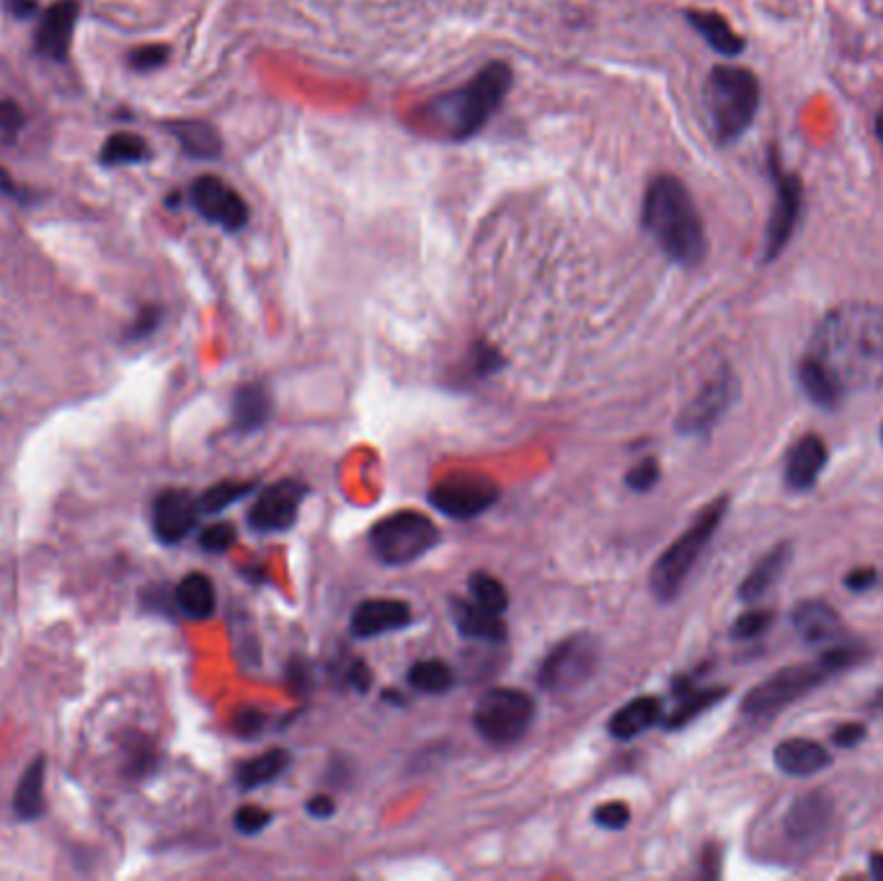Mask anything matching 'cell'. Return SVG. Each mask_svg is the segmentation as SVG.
Wrapping results in <instances>:
<instances>
[{
  "mask_svg": "<svg viewBox=\"0 0 883 881\" xmlns=\"http://www.w3.org/2000/svg\"><path fill=\"white\" fill-rule=\"evenodd\" d=\"M535 719V703L515 688H494L475 705V732L491 745H511L524 737Z\"/></svg>",
  "mask_w": 883,
  "mask_h": 881,
  "instance_id": "52a82bcc",
  "label": "cell"
},
{
  "mask_svg": "<svg viewBox=\"0 0 883 881\" xmlns=\"http://www.w3.org/2000/svg\"><path fill=\"white\" fill-rule=\"evenodd\" d=\"M78 13H81L78 0H55V3L41 13L37 32H34V50H37V55L52 62L65 60L70 52V41H73Z\"/></svg>",
  "mask_w": 883,
  "mask_h": 881,
  "instance_id": "5bb4252c",
  "label": "cell"
},
{
  "mask_svg": "<svg viewBox=\"0 0 883 881\" xmlns=\"http://www.w3.org/2000/svg\"><path fill=\"white\" fill-rule=\"evenodd\" d=\"M452 618L462 636H473V639L488 641V644H499L507 639V626H504L501 615L475 605L473 600H452Z\"/></svg>",
  "mask_w": 883,
  "mask_h": 881,
  "instance_id": "603a6c76",
  "label": "cell"
},
{
  "mask_svg": "<svg viewBox=\"0 0 883 881\" xmlns=\"http://www.w3.org/2000/svg\"><path fill=\"white\" fill-rule=\"evenodd\" d=\"M809 357L845 394L883 386V307L843 303L819 321Z\"/></svg>",
  "mask_w": 883,
  "mask_h": 881,
  "instance_id": "6da1fadb",
  "label": "cell"
},
{
  "mask_svg": "<svg viewBox=\"0 0 883 881\" xmlns=\"http://www.w3.org/2000/svg\"><path fill=\"white\" fill-rule=\"evenodd\" d=\"M0 194H5V197H11L16 202H29L32 200L29 194H26V189H21L16 181H13L11 173L3 169V166H0Z\"/></svg>",
  "mask_w": 883,
  "mask_h": 881,
  "instance_id": "681fc988",
  "label": "cell"
},
{
  "mask_svg": "<svg viewBox=\"0 0 883 881\" xmlns=\"http://www.w3.org/2000/svg\"><path fill=\"white\" fill-rule=\"evenodd\" d=\"M233 822L238 832H243V835H256V832H262L271 822V814L266 809L256 807V804H245V807L235 812Z\"/></svg>",
  "mask_w": 883,
  "mask_h": 881,
  "instance_id": "ab89813d",
  "label": "cell"
},
{
  "mask_svg": "<svg viewBox=\"0 0 883 881\" xmlns=\"http://www.w3.org/2000/svg\"><path fill=\"white\" fill-rule=\"evenodd\" d=\"M168 58H171V50L166 45H145L132 50L128 62L135 73H153V70L164 68Z\"/></svg>",
  "mask_w": 883,
  "mask_h": 881,
  "instance_id": "8d00e7d4",
  "label": "cell"
},
{
  "mask_svg": "<svg viewBox=\"0 0 883 881\" xmlns=\"http://www.w3.org/2000/svg\"><path fill=\"white\" fill-rule=\"evenodd\" d=\"M432 505L452 520H471L499 499V486L486 475L455 473L442 479L430 494Z\"/></svg>",
  "mask_w": 883,
  "mask_h": 881,
  "instance_id": "30bf717a",
  "label": "cell"
},
{
  "mask_svg": "<svg viewBox=\"0 0 883 881\" xmlns=\"http://www.w3.org/2000/svg\"><path fill=\"white\" fill-rule=\"evenodd\" d=\"M798 377H801V388L806 390V396L814 403H819V407L832 409L837 407L839 398H843V390L837 388V383H834L809 354H806L801 365H798Z\"/></svg>",
  "mask_w": 883,
  "mask_h": 881,
  "instance_id": "4dcf8cb0",
  "label": "cell"
},
{
  "mask_svg": "<svg viewBox=\"0 0 883 881\" xmlns=\"http://www.w3.org/2000/svg\"><path fill=\"white\" fill-rule=\"evenodd\" d=\"M409 683L411 688L422 690V693H447L455 685V673L450 664L439 660H424L409 669Z\"/></svg>",
  "mask_w": 883,
  "mask_h": 881,
  "instance_id": "836d02e7",
  "label": "cell"
},
{
  "mask_svg": "<svg viewBox=\"0 0 883 881\" xmlns=\"http://www.w3.org/2000/svg\"><path fill=\"white\" fill-rule=\"evenodd\" d=\"M658 475V460L656 458H643L636 468H630V473L626 475V484L633 488V492H649V488L656 486Z\"/></svg>",
  "mask_w": 883,
  "mask_h": 881,
  "instance_id": "60d3db41",
  "label": "cell"
},
{
  "mask_svg": "<svg viewBox=\"0 0 883 881\" xmlns=\"http://www.w3.org/2000/svg\"><path fill=\"white\" fill-rule=\"evenodd\" d=\"M9 9L13 11V16L32 19L39 13V3L37 0H9Z\"/></svg>",
  "mask_w": 883,
  "mask_h": 881,
  "instance_id": "816d5d0a",
  "label": "cell"
},
{
  "mask_svg": "<svg viewBox=\"0 0 883 881\" xmlns=\"http://www.w3.org/2000/svg\"><path fill=\"white\" fill-rule=\"evenodd\" d=\"M881 437H883V432H881Z\"/></svg>",
  "mask_w": 883,
  "mask_h": 881,
  "instance_id": "11a10c76",
  "label": "cell"
},
{
  "mask_svg": "<svg viewBox=\"0 0 883 881\" xmlns=\"http://www.w3.org/2000/svg\"><path fill=\"white\" fill-rule=\"evenodd\" d=\"M189 200H192L194 209L202 218L228 230V233H238L251 220L245 200L220 177L194 179L192 186H189Z\"/></svg>",
  "mask_w": 883,
  "mask_h": 881,
  "instance_id": "8fae6325",
  "label": "cell"
},
{
  "mask_svg": "<svg viewBox=\"0 0 883 881\" xmlns=\"http://www.w3.org/2000/svg\"><path fill=\"white\" fill-rule=\"evenodd\" d=\"M101 164L104 166H132L143 164L150 158V148L135 132H114L101 148Z\"/></svg>",
  "mask_w": 883,
  "mask_h": 881,
  "instance_id": "1f68e13d",
  "label": "cell"
},
{
  "mask_svg": "<svg viewBox=\"0 0 883 881\" xmlns=\"http://www.w3.org/2000/svg\"><path fill=\"white\" fill-rule=\"evenodd\" d=\"M24 128V111L16 101H0V143H11Z\"/></svg>",
  "mask_w": 883,
  "mask_h": 881,
  "instance_id": "7bdbcfd3",
  "label": "cell"
},
{
  "mask_svg": "<svg viewBox=\"0 0 883 881\" xmlns=\"http://www.w3.org/2000/svg\"><path fill=\"white\" fill-rule=\"evenodd\" d=\"M875 577L879 575H875V569H871V566H868V569H852L850 575L845 577V587L852 592H866L875 584Z\"/></svg>",
  "mask_w": 883,
  "mask_h": 881,
  "instance_id": "7dc6e473",
  "label": "cell"
},
{
  "mask_svg": "<svg viewBox=\"0 0 883 881\" xmlns=\"http://www.w3.org/2000/svg\"><path fill=\"white\" fill-rule=\"evenodd\" d=\"M347 680H349V685H352L354 690H360V693H364V690L370 688V683H373V675H370L367 664H364V662H354L352 667H349Z\"/></svg>",
  "mask_w": 883,
  "mask_h": 881,
  "instance_id": "c3c4849f",
  "label": "cell"
},
{
  "mask_svg": "<svg viewBox=\"0 0 883 881\" xmlns=\"http://www.w3.org/2000/svg\"><path fill=\"white\" fill-rule=\"evenodd\" d=\"M290 765V752L287 750H269L258 758L249 760V763H241L235 771V781L243 792H254V788H262L266 783L277 781L279 775L287 771Z\"/></svg>",
  "mask_w": 883,
  "mask_h": 881,
  "instance_id": "f1b7e54d",
  "label": "cell"
},
{
  "mask_svg": "<svg viewBox=\"0 0 883 881\" xmlns=\"http://www.w3.org/2000/svg\"><path fill=\"white\" fill-rule=\"evenodd\" d=\"M794 628L809 644H824V641L837 639L839 631H843V620H839V615L832 605L809 600V603L796 605Z\"/></svg>",
  "mask_w": 883,
  "mask_h": 881,
  "instance_id": "44dd1931",
  "label": "cell"
},
{
  "mask_svg": "<svg viewBox=\"0 0 883 881\" xmlns=\"http://www.w3.org/2000/svg\"><path fill=\"white\" fill-rule=\"evenodd\" d=\"M45 775H47V760L34 758L32 765L21 775L16 794H13V812L19 820L32 822L45 814Z\"/></svg>",
  "mask_w": 883,
  "mask_h": 881,
  "instance_id": "484cf974",
  "label": "cell"
},
{
  "mask_svg": "<svg viewBox=\"0 0 883 881\" xmlns=\"http://www.w3.org/2000/svg\"><path fill=\"white\" fill-rule=\"evenodd\" d=\"M251 488H254V484H249V481H222V484H215L199 496V509L209 515L222 512V509L233 505V502L243 499Z\"/></svg>",
  "mask_w": 883,
  "mask_h": 881,
  "instance_id": "d590c367",
  "label": "cell"
},
{
  "mask_svg": "<svg viewBox=\"0 0 883 881\" xmlns=\"http://www.w3.org/2000/svg\"><path fill=\"white\" fill-rule=\"evenodd\" d=\"M168 132L179 140L181 150L189 158L196 160H215L222 153V137L209 122H199V119H179V122H168Z\"/></svg>",
  "mask_w": 883,
  "mask_h": 881,
  "instance_id": "7402d4cb",
  "label": "cell"
},
{
  "mask_svg": "<svg viewBox=\"0 0 883 881\" xmlns=\"http://www.w3.org/2000/svg\"><path fill=\"white\" fill-rule=\"evenodd\" d=\"M773 177H775V205L773 215H770L767 222V233H765V258L773 262L775 256L783 254V249L788 246L790 236L798 226V218H801V205H803V189L801 181H798L794 173H785L781 166L773 164Z\"/></svg>",
  "mask_w": 883,
  "mask_h": 881,
  "instance_id": "7c38bea8",
  "label": "cell"
},
{
  "mask_svg": "<svg viewBox=\"0 0 883 881\" xmlns=\"http://www.w3.org/2000/svg\"><path fill=\"white\" fill-rule=\"evenodd\" d=\"M832 673L834 669L824 660L785 667L770 680L749 690V696L745 698V713H749V716H770V713L785 709V705L798 701L809 690H814Z\"/></svg>",
  "mask_w": 883,
  "mask_h": 881,
  "instance_id": "ba28073f",
  "label": "cell"
},
{
  "mask_svg": "<svg viewBox=\"0 0 883 881\" xmlns=\"http://www.w3.org/2000/svg\"><path fill=\"white\" fill-rule=\"evenodd\" d=\"M511 79L515 75H511L507 62H488L465 86L426 104V114H432L434 122L455 143L471 140L481 130H486V124L501 109L511 88Z\"/></svg>",
  "mask_w": 883,
  "mask_h": 881,
  "instance_id": "3957f363",
  "label": "cell"
},
{
  "mask_svg": "<svg viewBox=\"0 0 883 881\" xmlns=\"http://www.w3.org/2000/svg\"><path fill=\"white\" fill-rule=\"evenodd\" d=\"M875 132H879V137L883 143V114H879V119H875Z\"/></svg>",
  "mask_w": 883,
  "mask_h": 881,
  "instance_id": "db71d44e",
  "label": "cell"
},
{
  "mask_svg": "<svg viewBox=\"0 0 883 881\" xmlns=\"http://www.w3.org/2000/svg\"><path fill=\"white\" fill-rule=\"evenodd\" d=\"M726 505H728L726 499L711 502V505L692 520V526L687 528L654 564V571H651V590H654L658 600L667 603V600H675L677 592L682 590L692 566L698 564L705 545L711 543L713 535H716L721 520H724L726 515Z\"/></svg>",
  "mask_w": 883,
  "mask_h": 881,
  "instance_id": "5b68a950",
  "label": "cell"
},
{
  "mask_svg": "<svg viewBox=\"0 0 883 881\" xmlns=\"http://www.w3.org/2000/svg\"><path fill=\"white\" fill-rule=\"evenodd\" d=\"M468 587H471V598L475 605L486 607V611L496 613V615H501L504 611H507V605H509L507 587H504L496 577L486 575V571H475V575L471 577V582H468Z\"/></svg>",
  "mask_w": 883,
  "mask_h": 881,
  "instance_id": "e575fe53",
  "label": "cell"
},
{
  "mask_svg": "<svg viewBox=\"0 0 883 881\" xmlns=\"http://www.w3.org/2000/svg\"><path fill=\"white\" fill-rule=\"evenodd\" d=\"M832 804L824 794H806L785 814V832L794 841H817L830 828Z\"/></svg>",
  "mask_w": 883,
  "mask_h": 881,
  "instance_id": "d6986e66",
  "label": "cell"
},
{
  "mask_svg": "<svg viewBox=\"0 0 883 881\" xmlns=\"http://www.w3.org/2000/svg\"><path fill=\"white\" fill-rule=\"evenodd\" d=\"M770 624H773V613H770V611L745 613L731 626V636H734V639H754V636L765 633L770 628Z\"/></svg>",
  "mask_w": 883,
  "mask_h": 881,
  "instance_id": "f35d334b",
  "label": "cell"
},
{
  "mask_svg": "<svg viewBox=\"0 0 883 881\" xmlns=\"http://www.w3.org/2000/svg\"><path fill=\"white\" fill-rule=\"evenodd\" d=\"M834 745L839 747H855L858 743H863L866 739V726L863 724H845L839 726L837 732H834Z\"/></svg>",
  "mask_w": 883,
  "mask_h": 881,
  "instance_id": "bcb514c9",
  "label": "cell"
},
{
  "mask_svg": "<svg viewBox=\"0 0 883 881\" xmlns=\"http://www.w3.org/2000/svg\"><path fill=\"white\" fill-rule=\"evenodd\" d=\"M307 812L318 817V820H328V817L336 812V801L331 796H313V799L307 801Z\"/></svg>",
  "mask_w": 883,
  "mask_h": 881,
  "instance_id": "f907efd6",
  "label": "cell"
},
{
  "mask_svg": "<svg viewBox=\"0 0 883 881\" xmlns=\"http://www.w3.org/2000/svg\"><path fill=\"white\" fill-rule=\"evenodd\" d=\"M173 598H177L179 611L194 620L209 618V615L215 613V605H217L213 579L205 575H196V571L194 575L181 579V582L177 584V592H173Z\"/></svg>",
  "mask_w": 883,
  "mask_h": 881,
  "instance_id": "83f0119b",
  "label": "cell"
},
{
  "mask_svg": "<svg viewBox=\"0 0 883 881\" xmlns=\"http://www.w3.org/2000/svg\"><path fill=\"white\" fill-rule=\"evenodd\" d=\"M705 107L721 143H734L749 130L760 109V81L745 68L718 65L707 75Z\"/></svg>",
  "mask_w": 883,
  "mask_h": 881,
  "instance_id": "277c9868",
  "label": "cell"
},
{
  "mask_svg": "<svg viewBox=\"0 0 883 881\" xmlns=\"http://www.w3.org/2000/svg\"><path fill=\"white\" fill-rule=\"evenodd\" d=\"M411 607L403 600H364L352 615V633L360 639L380 636L409 626Z\"/></svg>",
  "mask_w": 883,
  "mask_h": 881,
  "instance_id": "e0dca14e",
  "label": "cell"
},
{
  "mask_svg": "<svg viewBox=\"0 0 883 881\" xmlns=\"http://www.w3.org/2000/svg\"><path fill=\"white\" fill-rule=\"evenodd\" d=\"M199 512V499H194L186 492L171 488V492L156 496V505H153V530L168 545L181 543L194 530Z\"/></svg>",
  "mask_w": 883,
  "mask_h": 881,
  "instance_id": "2e32d148",
  "label": "cell"
},
{
  "mask_svg": "<svg viewBox=\"0 0 883 881\" xmlns=\"http://www.w3.org/2000/svg\"><path fill=\"white\" fill-rule=\"evenodd\" d=\"M826 466V445L822 437L806 435L798 439L794 450H790L788 463H785V481L790 488L806 492L819 481Z\"/></svg>",
  "mask_w": 883,
  "mask_h": 881,
  "instance_id": "ac0fdd59",
  "label": "cell"
},
{
  "mask_svg": "<svg viewBox=\"0 0 883 881\" xmlns=\"http://www.w3.org/2000/svg\"><path fill=\"white\" fill-rule=\"evenodd\" d=\"M160 324V307L156 305H147L140 311V316L135 318V324L130 328V339H145L150 337L153 331H156Z\"/></svg>",
  "mask_w": 883,
  "mask_h": 881,
  "instance_id": "ee69618b",
  "label": "cell"
},
{
  "mask_svg": "<svg viewBox=\"0 0 883 881\" xmlns=\"http://www.w3.org/2000/svg\"><path fill=\"white\" fill-rule=\"evenodd\" d=\"M726 696V688H703V690H685L679 693V705L667 716V729H679V726L690 724L692 719L700 716L705 709H711L713 703H718L721 698Z\"/></svg>",
  "mask_w": 883,
  "mask_h": 881,
  "instance_id": "d6a6232c",
  "label": "cell"
},
{
  "mask_svg": "<svg viewBox=\"0 0 883 881\" xmlns=\"http://www.w3.org/2000/svg\"><path fill=\"white\" fill-rule=\"evenodd\" d=\"M830 763H832L830 752H826L819 743H814V739L794 737L775 747V765L781 768L785 775L806 779V775L824 771Z\"/></svg>",
  "mask_w": 883,
  "mask_h": 881,
  "instance_id": "ffe728a7",
  "label": "cell"
},
{
  "mask_svg": "<svg viewBox=\"0 0 883 881\" xmlns=\"http://www.w3.org/2000/svg\"><path fill=\"white\" fill-rule=\"evenodd\" d=\"M687 21H690L692 29H695L718 55H724V58H736V55L745 52V39L731 29V24H728L721 13L690 11L687 13Z\"/></svg>",
  "mask_w": 883,
  "mask_h": 881,
  "instance_id": "4316f807",
  "label": "cell"
},
{
  "mask_svg": "<svg viewBox=\"0 0 883 881\" xmlns=\"http://www.w3.org/2000/svg\"><path fill=\"white\" fill-rule=\"evenodd\" d=\"M439 541V530L422 512H396L370 530L375 556L388 566H403L422 558Z\"/></svg>",
  "mask_w": 883,
  "mask_h": 881,
  "instance_id": "8992f818",
  "label": "cell"
},
{
  "mask_svg": "<svg viewBox=\"0 0 883 881\" xmlns=\"http://www.w3.org/2000/svg\"><path fill=\"white\" fill-rule=\"evenodd\" d=\"M233 543H235V530L230 522H215V526L202 530V535H199V545L205 551H209V554H222V551H228Z\"/></svg>",
  "mask_w": 883,
  "mask_h": 881,
  "instance_id": "74e56055",
  "label": "cell"
},
{
  "mask_svg": "<svg viewBox=\"0 0 883 881\" xmlns=\"http://www.w3.org/2000/svg\"><path fill=\"white\" fill-rule=\"evenodd\" d=\"M264 729V713L256 711V709H245L235 716V732L241 734V737H254Z\"/></svg>",
  "mask_w": 883,
  "mask_h": 881,
  "instance_id": "f6af8a7d",
  "label": "cell"
},
{
  "mask_svg": "<svg viewBox=\"0 0 883 881\" xmlns=\"http://www.w3.org/2000/svg\"><path fill=\"white\" fill-rule=\"evenodd\" d=\"M600 649L589 633L560 641L540 667V685L551 693H569L584 685L597 667Z\"/></svg>",
  "mask_w": 883,
  "mask_h": 881,
  "instance_id": "9c48e42d",
  "label": "cell"
},
{
  "mask_svg": "<svg viewBox=\"0 0 883 881\" xmlns=\"http://www.w3.org/2000/svg\"><path fill=\"white\" fill-rule=\"evenodd\" d=\"M871 871H873L875 879H883V853H875V856H873Z\"/></svg>",
  "mask_w": 883,
  "mask_h": 881,
  "instance_id": "f5cc1de1",
  "label": "cell"
},
{
  "mask_svg": "<svg viewBox=\"0 0 883 881\" xmlns=\"http://www.w3.org/2000/svg\"><path fill=\"white\" fill-rule=\"evenodd\" d=\"M305 496V486L298 484V481L285 479L277 481V484L266 486L262 494H258L256 505L251 507L249 522L254 526V530H262V533H275V530H287L294 526L298 520V509L300 502Z\"/></svg>",
  "mask_w": 883,
  "mask_h": 881,
  "instance_id": "4fadbf2b",
  "label": "cell"
},
{
  "mask_svg": "<svg viewBox=\"0 0 883 881\" xmlns=\"http://www.w3.org/2000/svg\"><path fill=\"white\" fill-rule=\"evenodd\" d=\"M594 822L605 830H622L630 822V809L622 801H607L594 809Z\"/></svg>",
  "mask_w": 883,
  "mask_h": 881,
  "instance_id": "b9f144b4",
  "label": "cell"
},
{
  "mask_svg": "<svg viewBox=\"0 0 883 881\" xmlns=\"http://www.w3.org/2000/svg\"><path fill=\"white\" fill-rule=\"evenodd\" d=\"M662 719V701L651 696H641L636 701H630L622 705V709L609 719V734L615 739H636L638 734H643L651 726L658 724Z\"/></svg>",
  "mask_w": 883,
  "mask_h": 881,
  "instance_id": "cb8c5ba5",
  "label": "cell"
},
{
  "mask_svg": "<svg viewBox=\"0 0 883 881\" xmlns=\"http://www.w3.org/2000/svg\"><path fill=\"white\" fill-rule=\"evenodd\" d=\"M788 562H790V545L788 543L775 545V548L749 571L745 582H741L739 598L745 600V603H754V600L765 598V594L777 584V579L785 575Z\"/></svg>",
  "mask_w": 883,
  "mask_h": 881,
  "instance_id": "d4e9b609",
  "label": "cell"
},
{
  "mask_svg": "<svg viewBox=\"0 0 883 881\" xmlns=\"http://www.w3.org/2000/svg\"><path fill=\"white\" fill-rule=\"evenodd\" d=\"M643 228L675 264L695 267L703 262L707 241L695 200L677 177H656L643 194Z\"/></svg>",
  "mask_w": 883,
  "mask_h": 881,
  "instance_id": "7a4b0ae2",
  "label": "cell"
},
{
  "mask_svg": "<svg viewBox=\"0 0 883 881\" xmlns=\"http://www.w3.org/2000/svg\"><path fill=\"white\" fill-rule=\"evenodd\" d=\"M271 414V398L262 386L249 383V386L238 388L233 398V419L235 426L243 432H254L262 426Z\"/></svg>",
  "mask_w": 883,
  "mask_h": 881,
  "instance_id": "f546056e",
  "label": "cell"
},
{
  "mask_svg": "<svg viewBox=\"0 0 883 881\" xmlns=\"http://www.w3.org/2000/svg\"><path fill=\"white\" fill-rule=\"evenodd\" d=\"M734 394L736 383L731 375L721 373L713 377V381L705 383V388L692 398V403L685 409V414L679 417V432H685V435H703V432L711 430V426L721 419V414L728 409V403L734 401Z\"/></svg>",
  "mask_w": 883,
  "mask_h": 881,
  "instance_id": "9a60e30c",
  "label": "cell"
}]
</instances>
